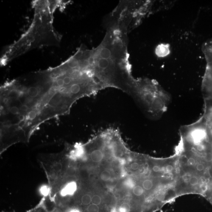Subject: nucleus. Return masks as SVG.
<instances>
[{
	"instance_id": "obj_3",
	"label": "nucleus",
	"mask_w": 212,
	"mask_h": 212,
	"mask_svg": "<svg viewBox=\"0 0 212 212\" xmlns=\"http://www.w3.org/2000/svg\"><path fill=\"white\" fill-rule=\"evenodd\" d=\"M168 48L166 45H160L157 47L156 49V53L160 56H163L167 54Z\"/></svg>"
},
{
	"instance_id": "obj_19",
	"label": "nucleus",
	"mask_w": 212,
	"mask_h": 212,
	"mask_svg": "<svg viewBox=\"0 0 212 212\" xmlns=\"http://www.w3.org/2000/svg\"><path fill=\"white\" fill-rule=\"evenodd\" d=\"M48 191H49V189H48V187L46 186L42 187L41 189H40V192L44 195H46L47 194Z\"/></svg>"
},
{
	"instance_id": "obj_18",
	"label": "nucleus",
	"mask_w": 212,
	"mask_h": 212,
	"mask_svg": "<svg viewBox=\"0 0 212 212\" xmlns=\"http://www.w3.org/2000/svg\"><path fill=\"white\" fill-rule=\"evenodd\" d=\"M36 117V113L35 111L34 110H32L30 112H29V114H28V117L29 119L31 120H33Z\"/></svg>"
},
{
	"instance_id": "obj_15",
	"label": "nucleus",
	"mask_w": 212,
	"mask_h": 212,
	"mask_svg": "<svg viewBox=\"0 0 212 212\" xmlns=\"http://www.w3.org/2000/svg\"><path fill=\"white\" fill-rule=\"evenodd\" d=\"M209 46L208 48H207V49H208V52H207V54L208 55L209 60L212 61V44L209 45ZM211 62L212 63V61Z\"/></svg>"
},
{
	"instance_id": "obj_25",
	"label": "nucleus",
	"mask_w": 212,
	"mask_h": 212,
	"mask_svg": "<svg viewBox=\"0 0 212 212\" xmlns=\"http://www.w3.org/2000/svg\"><path fill=\"white\" fill-rule=\"evenodd\" d=\"M152 170L154 172H158L160 171V168L158 166H155L153 167Z\"/></svg>"
},
{
	"instance_id": "obj_24",
	"label": "nucleus",
	"mask_w": 212,
	"mask_h": 212,
	"mask_svg": "<svg viewBox=\"0 0 212 212\" xmlns=\"http://www.w3.org/2000/svg\"><path fill=\"white\" fill-rule=\"evenodd\" d=\"M166 169L167 172H171V171H172L173 170V167L172 166H171V165H168V166L166 167Z\"/></svg>"
},
{
	"instance_id": "obj_11",
	"label": "nucleus",
	"mask_w": 212,
	"mask_h": 212,
	"mask_svg": "<svg viewBox=\"0 0 212 212\" xmlns=\"http://www.w3.org/2000/svg\"><path fill=\"white\" fill-rule=\"evenodd\" d=\"M101 199L100 196L95 195L92 198V203L95 205H99L101 203Z\"/></svg>"
},
{
	"instance_id": "obj_31",
	"label": "nucleus",
	"mask_w": 212,
	"mask_h": 212,
	"mask_svg": "<svg viewBox=\"0 0 212 212\" xmlns=\"http://www.w3.org/2000/svg\"><path fill=\"white\" fill-rule=\"evenodd\" d=\"M8 99H7V98H5V99H4V103H7L8 102Z\"/></svg>"
},
{
	"instance_id": "obj_17",
	"label": "nucleus",
	"mask_w": 212,
	"mask_h": 212,
	"mask_svg": "<svg viewBox=\"0 0 212 212\" xmlns=\"http://www.w3.org/2000/svg\"><path fill=\"white\" fill-rule=\"evenodd\" d=\"M196 168L198 171H199V172H202V171L205 170V166L202 163H199L197 164Z\"/></svg>"
},
{
	"instance_id": "obj_10",
	"label": "nucleus",
	"mask_w": 212,
	"mask_h": 212,
	"mask_svg": "<svg viewBox=\"0 0 212 212\" xmlns=\"http://www.w3.org/2000/svg\"><path fill=\"white\" fill-rule=\"evenodd\" d=\"M99 209L98 205L92 204L88 206L87 208L88 212H99Z\"/></svg>"
},
{
	"instance_id": "obj_22",
	"label": "nucleus",
	"mask_w": 212,
	"mask_h": 212,
	"mask_svg": "<svg viewBox=\"0 0 212 212\" xmlns=\"http://www.w3.org/2000/svg\"><path fill=\"white\" fill-rule=\"evenodd\" d=\"M188 163L190 166H193L196 164V161L193 157H190L188 160Z\"/></svg>"
},
{
	"instance_id": "obj_13",
	"label": "nucleus",
	"mask_w": 212,
	"mask_h": 212,
	"mask_svg": "<svg viewBox=\"0 0 212 212\" xmlns=\"http://www.w3.org/2000/svg\"><path fill=\"white\" fill-rule=\"evenodd\" d=\"M58 172L54 170V169H52L49 172V177L52 180H56L58 178Z\"/></svg>"
},
{
	"instance_id": "obj_6",
	"label": "nucleus",
	"mask_w": 212,
	"mask_h": 212,
	"mask_svg": "<svg viewBox=\"0 0 212 212\" xmlns=\"http://www.w3.org/2000/svg\"><path fill=\"white\" fill-rule=\"evenodd\" d=\"M92 198L89 195L86 194L84 195L82 198V202L83 205H88L91 203Z\"/></svg>"
},
{
	"instance_id": "obj_30",
	"label": "nucleus",
	"mask_w": 212,
	"mask_h": 212,
	"mask_svg": "<svg viewBox=\"0 0 212 212\" xmlns=\"http://www.w3.org/2000/svg\"><path fill=\"white\" fill-rule=\"evenodd\" d=\"M70 212H80V211H79V210H77L74 209L71 210V211H70Z\"/></svg>"
},
{
	"instance_id": "obj_29",
	"label": "nucleus",
	"mask_w": 212,
	"mask_h": 212,
	"mask_svg": "<svg viewBox=\"0 0 212 212\" xmlns=\"http://www.w3.org/2000/svg\"><path fill=\"white\" fill-rule=\"evenodd\" d=\"M25 119V117L23 115H21V116L20 117V120L21 121H24V120Z\"/></svg>"
},
{
	"instance_id": "obj_23",
	"label": "nucleus",
	"mask_w": 212,
	"mask_h": 212,
	"mask_svg": "<svg viewBox=\"0 0 212 212\" xmlns=\"http://www.w3.org/2000/svg\"><path fill=\"white\" fill-rule=\"evenodd\" d=\"M139 165L137 162H134L131 165V168L134 170H136L139 168Z\"/></svg>"
},
{
	"instance_id": "obj_9",
	"label": "nucleus",
	"mask_w": 212,
	"mask_h": 212,
	"mask_svg": "<svg viewBox=\"0 0 212 212\" xmlns=\"http://www.w3.org/2000/svg\"><path fill=\"white\" fill-rule=\"evenodd\" d=\"M52 169L57 172H60L63 169V165L60 162H55L52 165Z\"/></svg>"
},
{
	"instance_id": "obj_5",
	"label": "nucleus",
	"mask_w": 212,
	"mask_h": 212,
	"mask_svg": "<svg viewBox=\"0 0 212 212\" xmlns=\"http://www.w3.org/2000/svg\"><path fill=\"white\" fill-rule=\"evenodd\" d=\"M111 178V174L109 171L104 170L102 171L100 174V178L104 181H107L110 180Z\"/></svg>"
},
{
	"instance_id": "obj_16",
	"label": "nucleus",
	"mask_w": 212,
	"mask_h": 212,
	"mask_svg": "<svg viewBox=\"0 0 212 212\" xmlns=\"http://www.w3.org/2000/svg\"><path fill=\"white\" fill-rule=\"evenodd\" d=\"M10 111L12 114L16 115L19 113V110L18 107L13 106L11 108Z\"/></svg>"
},
{
	"instance_id": "obj_7",
	"label": "nucleus",
	"mask_w": 212,
	"mask_h": 212,
	"mask_svg": "<svg viewBox=\"0 0 212 212\" xmlns=\"http://www.w3.org/2000/svg\"><path fill=\"white\" fill-rule=\"evenodd\" d=\"M142 185L144 189L149 190L152 188L153 186L152 181L150 180H146L143 181Z\"/></svg>"
},
{
	"instance_id": "obj_2",
	"label": "nucleus",
	"mask_w": 212,
	"mask_h": 212,
	"mask_svg": "<svg viewBox=\"0 0 212 212\" xmlns=\"http://www.w3.org/2000/svg\"><path fill=\"white\" fill-rule=\"evenodd\" d=\"M77 189V184L75 182H70L65 185L61 191L62 196L72 195L74 194Z\"/></svg>"
},
{
	"instance_id": "obj_28",
	"label": "nucleus",
	"mask_w": 212,
	"mask_h": 212,
	"mask_svg": "<svg viewBox=\"0 0 212 212\" xmlns=\"http://www.w3.org/2000/svg\"><path fill=\"white\" fill-rule=\"evenodd\" d=\"M165 196L163 194H160L157 196V198L159 199V200H163V199H164Z\"/></svg>"
},
{
	"instance_id": "obj_12",
	"label": "nucleus",
	"mask_w": 212,
	"mask_h": 212,
	"mask_svg": "<svg viewBox=\"0 0 212 212\" xmlns=\"http://www.w3.org/2000/svg\"><path fill=\"white\" fill-rule=\"evenodd\" d=\"M189 183L192 186L197 185L199 182V179L196 177H192L189 178Z\"/></svg>"
},
{
	"instance_id": "obj_20",
	"label": "nucleus",
	"mask_w": 212,
	"mask_h": 212,
	"mask_svg": "<svg viewBox=\"0 0 212 212\" xmlns=\"http://www.w3.org/2000/svg\"><path fill=\"white\" fill-rule=\"evenodd\" d=\"M56 83L59 87H63L65 86L63 78H59L57 79L56 80Z\"/></svg>"
},
{
	"instance_id": "obj_14",
	"label": "nucleus",
	"mask_w": 212,
	"mask_h": 212,
	"mask_svg": "<svg viewBox=\"0 0 212 212\" xmlns=\"http://www.w3.org/2000/svg\"><path fill=\"white\" fill-rule=\"evenodd\" d=\"M130 206L128 204L125 203L121 205L120 210L121 212H128L130 210Z\"/></svg>"
},
{
	"instance_id": "obj_26",
	"label": "nucleus",
	"mask_w": 212,
	"mask_h": 212,
	"mask_svg": "<svg viewBox=\"0 0 212 212\" xmlns=\"http://www.w3.org/2000/svg\"><path fill=\"white\" fill-rule=\"evenodd\" d=\"M210 190V192H211V194L209 196V199L211 202L212 203V183H211V186L209 187Z\"/></svg>"
},
{
	"instance_id": "obj_4",
	"label": "nucleus",
	"mask_w": 212,
	"mask_h": 212,
	"mask_svg": "<svg viewBox=\"0 0 212 212\" xmlns=\"http://www.w3.org/2000/svg\"><path fill=\"white\" fill-rule=\"evenodd\" d=\"M27 93L30 97H36L38 96L39 90L38 88L36 87H30L28 89Z\"/></svg>"
},
{
	"instance_id": "obj_1",
	"label": "nucleus",
	"mask_w": 212,
	"mask_h": 212,
	"mask_svg": "<svg viewBox=\"0 0 212 212\" xmlns=\"http://www.w3.org/2000/svg\"><path fill=\"white\" fill-rule=\"evenodd\" d=\"M126 93L133 98L146 114L152 118L162 113L169 100L167 96L159 91L154 85L143 84L132 77L127 84Z\"/></svg>"
},
{
	"instance_id": "obj_21",
	"label": "nucleus",
	"mask_w": 212,
	"mask_h": 212,
	"mask_svg": "<svg viewBox=\"0 0 212 212\" xmlns=\"http://www.w3.org/2000/svg\"><path fill=\"white\" fill-rule=\"evenodd\" d=\"M66 174L68 176H74L76 174V171L73 168H70L67 170Z\"/></svg>"
},
{
	"instance_id": "obj_8",
	"label": "nucleus",
	"mask_w": 212,
	"mask_h": 212,
	"mask_svg": "<svg viewBox=\"0 0 212 212\" xmlns=\"http://www.w3.org/2000/svg\"><path fill=\"white\" fill-rule=\"evenodd\" d=\"M144 193V190L141 186L140 185H137V186L135 187L133 189V193L135 195L137 196H141Z\"/></svg>"
},
{
	"instance_id": "obj_27",
	"label": "nucleus",
	"mask_w": 212,
	"mask_h": 212,
	"mask_svg": "<svg viewBox=\"0 0 212 212\" xmlns=\"http://www.w3.org/2000/svg\"><path fill=\"white\" fill-rule=\"evenodd\" d=\"M21 110H23V111H27V110L28 109V107L27 106L23 105L21 107Z\"/></svg>"
}]
</instances>
